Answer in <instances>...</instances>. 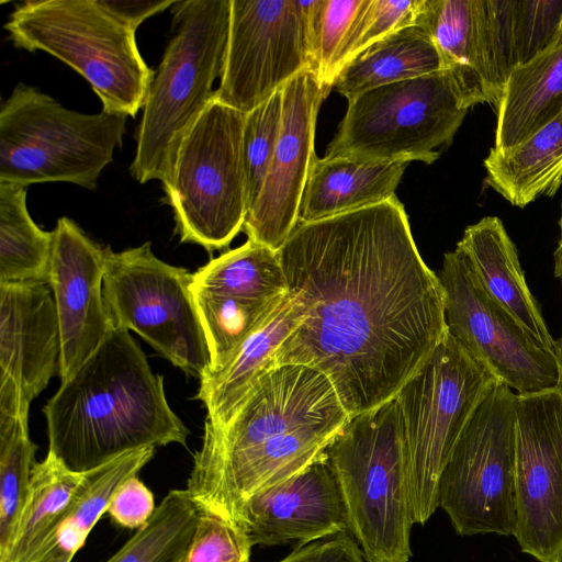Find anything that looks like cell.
I'll use <instances>...</instances> for the list:
<instances>
[{"label": "cell", "mask_w": 562, "mask_h": 562, "mask_svg": "<svg viewBox=\"0 0 562 562\" xmlns=\"http://www.w3.org/2000/svg\"><path fill=\"white\" fill-rule=\"evenodd\" d=\"M441 70L439 53L417 24L378 41L350 60L333 89L348 101L371 89Z\"/></svg>", "instance_id": "27"}, {"label": "cell", "mask_w": 562, "mask_h": 562, "mask_svg": "<svg viewBox=\"0 0 562 562\" xmlns=\"http://www.w3.org/2000/svg\"><path fill=\"white\" fill-rule=\"evenodd\" d=\"M198 290L255 302H274L288 293L279 250L247 239L193 272Z\"/></svg>", "instance_id": "28"}, {"label": "cell", "mask_w": 562, "mask_h": 562, "mask_svg": "<svg viewBox=\"0 0 562 562\" xmlns=\"http://www.w3.org/2000/svg\"><path fill=\"white\" fill-rule=\"evenodd\" d=\"M562 22V1L514 0L516 66L543 50Z\"/></svg>", "instance_id": "38"}, {"label": "cell", "mask_w": 562, "mask_h": 562, "mask_svg": "<svg viewBox=\"0 0 562 562\" xmlns=\"http://www.w3.org/2000/svg\"><path fill=\"white\" fill-rule=\"evenodd\" d=\"M13 45L43 50L81 75L102 110L135 116L143 108L155 72L142 57L135 31L99 0H31L4 24Z\"/></svg>", "instance_id": "6"}, {"label": "cell", "mask_w": 562, "mask_h": 562, "mask_svg": "<svg viewBox=\"0 0 562 562\" xmlns=\"http://www.w3.org/2000/svg\"><path fill=\"white\" fill-rule=\"evenodd\" d=\"M194 302L215 371L228 362L246 338L281 305L280 301L255 302L194 289ZM206 371V372H207Z\"/></svg>", "instance_id": "32"}, {"label": "cell", "mask_w": 562, "mask_h": 562, "mask_svg": "<svg viewBox=\"0 0 562 562\" xmlns=\"http://www.w3.org/2000/svg\"><path fill=\"white\" fill-rule=\"evenodd\" d=\"M366 3L367 0L307 1L311 70L326 88L333 89L339 52Z\"/></svg>", "instance_id": "34"}, {"label": "cell", "mask_w": 562, "mask_h": 562, "mask_svg": "<svg viewBox=\"0 0 562 562\" xmlns=\"http://www.w3.org/2000/svg\"><path fill=\"white\" fill-rule=\"evenodd\" d=\"M408 164L316 158L303 193L299 223L333 217L392 199Z\"/></svg>", "instance_id": "24"}, {"label": "cell", "mask_w": 562, "mask_h": 562, "mask_svg": "<svg viewBox=\"0 0 562 562\" xmlns=\"http://www.w3.org/2000/svg\"><path fill=\"white\" fill-rule=\"evenodd\" d=\"M199 514L187 490L170 491L146 525L105 562H183Z\"/></svg>", "instance_id": "31"}, {"label": "cell", "mask_w": 562, "mask_h": 562, "mask_svg": "<svg viewBox=\"0 0 562 562\" xmlns=\"http://www.w3.org/2000/svg\"><path fill=\"white\" fill-rule=\"evenodd\" d=\"M199 512L183 562H250L252 546L238 522L209 509Z\"/></svg>", "instance_id": "37"}, {"label": "cell", "mask_w": 562, "mask_h": 562, "mask_svg": "<svg viewBox=\"0 0 562 562\" xmlns=\"http://www.w3.org/2000/svg\"><path fill=\"white\" fill-rule=\"evenodd\" d=\"M192 284L193 273L159 259L150 241L122 251L104 248L103 297L112 325L135 331L200 379L211 360Z\"/></svg>", "instance_id": "11"}, {"label": "cell", "mask_w": 562, "mask_h": 562, "mask_svg": "<svg viewBox=\"0 0 562 562\" xmlns=\"http://www.w3.org/2000/svg\"><path fill=\"white\" fill-rule=\"evenodd\" d=\"M559 562H562V558L560 559V561H559Z\"/></svg>", "instance_id": "46"}, {"label": "cell", "mask_w": 562, "mask_h": 562, "mask_svg": "<svg viewBox=\"0 0 562 562\" xmlns=\"http://www.w3.org/2000/svg\"><path fill=\"white\" fill-rule=\"evenodd\" d=\"M232 0H181L171 5L172 36L150 83L136 130L132 177L170 178L186 135L214 98L229 33Z\"/></svg>", "instance_id": "4"}, {"label": "cell", "mask_w": 562, "mask_h": 562, "mask_svg": "<svg viewBox=\"0 0 562 562\" xmlns=\"http://www.w3.org/2000/svg\"><path fill=\"white\" fill-rule=\"evenodd\" d=\"M104 248L69 217L57 220L48 285L60 331L58 374L65 381L98 349L113 327L103 297Z\"/></svg>", "instance_id": "17"}, {"label": "cell", "mask_w": 562, "mask_h": 562, "mask_svg": "<svg viewBox=\"0 0 562 562\" xmlns=\"http://www.w3.org/2000/svg\"><path fill=\"white\" fill-rule=\"evenodd\" d=\"M560 226V239L558 243L557 250L554 252V273L562 280V213L559 221Z\"/></svg>", "instance_id": "44"}, {"label": "cell", "mask_w": 562, "mask_h": 562, "mask_svg": "<svg viewBox=\"0 0 562 562\" xmlns=\"http://www.w3.org/2000/svg\"><path fill=\"white\" fill-rule=\"evenodd\" d=\"M126 120L103 110L72 111L18 83L0 108V181L24 187L68 182L94 190L122 147Z\"/></svg>", "instance_id": "7"}, {"label": "cell", "mask_w": 562, "mask_h": 562, "mask_svg": "<svg viewBox=\"0 0 562 562\" xmlns=\"http://www.w3.org/2000/svg\"><path fill=\"white\" fill-rule=\"evenodd\" d=\"M305 69H311L307 1L232 0L214 100L247 114Z\"/></svg>", "instance_id": "13"}, {"label": "cell", "mask_w": 562, "mask_h": 562, "mask_svg": "<svg viewBox=\"0 0 562 562\" xmlns=\"http://www.w3.org/2000/svg\"><path fill=\"white\" fill-rule=\"evenodd\" d=\"M299 300L289 292L274 313L250 334L226 364L205 372L199 380L196 398L206 407V419L226 424L249 391L277 368L282 344L304 319Z\"/></svg>", "instance_id": "22"}, {"label": "cell", "mask_w": 562, "mask_h": 562, "mask_svg": "<svg viewBox=\"0 0 562 562\" xmlns=\"http://www.w3.org/2000/svg\"><path fill=\"white\" fill-rule=\"evenodd\" d=\"M330 90L311 69L282 87L280 136L262 188L244 224L248 239L279 250L296 227L303 193L317 158V114Z\"/></svg>", "instance_id": "16"}, {"label": "cell", "mask_w": 562, "mask_h": 562, "mask_svg": "<svg viewBox=\"0 0 562 562\" xmlns=\"http://www.w3.org/2000/svg\"><path fill=\"white\" fill-rule=\"evenodd\" d=\"M554 352H555L558 363H559L560 381H561L560 384L562 385V334L559 337V339H557L554 342Z\"/></svg>", "instance_id": "45"}, {"label": "cell", "mask_w": 562, "mask_h": 562, "mask_svg": "<svg viewBox=\"0 0 562 562\" xmlns=\"http://www.w3.org/2000/svg\"><path fill=\"white\" fill-rule=\"evenodd\" d=\"M26 188L0 181V283L48 284L53 232L32 220Z\"/></svg>", "instance_id": "29"}, {"label": "cell", "mask_w": 562, "mask_h": 562, "mask_svg": "<svg viewBox=\"0 0 562 562\" xmlns=\"http://www.w3.org/2000/svg\"><path fill=\"white\" fill-rule=\"evenodd\" d=\"M516 538L539 562L562 558V385L517 394Z\"/></svg>", "instance_id": "15"}, {"label": "cell", "mask_w": 562, "mask_h": 562, "mask_svg": "<svg viewBox=\"0 0 562 562\" xmlns=\"http://www.w3.org/2000/svg\"><path fill=\"white\" fill-rule=\"evenodd\" d=\"M468 110L443 70L378 87L348 101L325 157L429 165L452 143Z\"/></svg>", "instance_id": "10"}, {"label": "cell", "mask_w": 562, "mask_h": 562, "mask_svg": "<svg viewBox=\"0 0 562 562\" xmlns=\"http://www.w3.org/2000/svg\"><path fill=\"white\" fill-rule=\"evenodd\" d=\"M346 503L349 530L366 562H408V464L394 398L350 417L324 450Z\"/></svg>", "instance_id": "5"}, {"label": "cell", "mask_w": 562, "mask_h": 562, "mask_svg": "<svg viewBox=\"0 0 562 562\" xmlns=\"http://www.w3.org/2000/svg\"><path fill=\"white\" fill-rule=\"evenodd\" d=\"M415 24L434 42L441 70L451 78L463 104L496 109L488 50L487 0H424Z\"/></svg>", "instance_id": "20"}, {"label": "cell", "mask_w": 562, "mask_h": 562, "mask_svg": "<svg viewBox=\"0 0 562 562\" xmlns=\"http://www.w3.org/2000/svg\"><path fill=\"white\" fill-rule=\"evenodd\" d=\"M30 404L12 379L0 375V430L11 428L19 420H29Z\"/></svg>", "instance_id": "42"}, {"label": "cell", "mask_w": 562, "mask_h": 562, "mask_svg": "<svg viewBox=\"0 0 562 562\" xmlns=\"http://www.w3.org/2000/svg\"><path fill=\"white\" fill-rule=\"evenodd\" d=\"M349 419L325 374L301 364L277 367L226 424L205 419L186 490L199 508L236 521L250 496L312 463Z\"/></svg>", "instance_id": "2"}, {"label": "cell", "mask_w": 562, "mask_h": 562, "mask_svg": "<svg viewBox=\"0 0 562 562\" xmlns=\"http://www.w3.org/2000/svg\"><path fill=\"white\" fill-rule=\"evenodd\" d=\"M495 111L498 149L526 140L562 113V22L543 50L512 69Z\"/></svg>", "instance_id": "23"}, {"label": "cell", "mask_w": 562, "mask_h": 562, "mask_svg": "<svg viewBox=\"0 0 562 562\" xmlns=\"http://www.w3.org/2000/svg\"><path fill=\"white\" fill-rule=\"evenodd\" d=\"M154 454L155 448L139 449L85 472L59 528L57 546L76 554L95 524L108 512L117 488L127 479L138 475Z\"/></svg>", "instance_id": "30"}, {"label": "cell", "mask_w": 562, "mask_h": 562, "mask_svg": "<svg viewBox=\"0 0 562 562\" xmlns=\"http://www.w3.org/2000/svg\"><path fill=\"white\" fill-rule=\"evenodd\" d=\"M424 0H367L339 52L336 71L378 41L415 24Z\"/></svg>", "instance_id": "36"}, {"label": "cell", "mask_w": 562, "mask_h": 562, "mask_svg": "<svg viewBox=\"0 0 562 562\" xmlns=\"http://www.w3.org/2000/svg\"><path fill=\"white\" fill-rule=\"evenodd\" d=\"M278 562H366L355 539L346 533L297 547Z\"/></svg>", "instance_id": "40"}, {"label": "cell", "mask_w": 562, "mask_h": 562, "mask_svg": "<svg viewBox=\"0 0 562 562\" xmlns=\"http://www.w3.org/2000/svg\"><path fill=\"white\" fill-rule=\"evenodd\" d=\"M236 521L252 547L291 541L301 547L349 530L346 503L325 452L295 474L250 496Z\"/></svg>", "instance_id": "18"}, {"label": "cell", "mask_w": 562, "mask_h": 562, "mask_svg": "<svg viewBox=\"0 0 562 562\" xmlns=\"http://www.w3.org/2000/svg\"><path fill=\"white\" fill-rule=\"evenodd\" d=\"M497 380L448 333L395 395L415 524L424 525L439 507L441 472L472 414Z\"/></svg>", "instance_id": "8"}, {"label": "cell", "mask_w": 562, "mask_h": 562, "mask_svg": "<svg viewBox=\"0 0 562 562\" xmlns=\"http://www.w3.org/2000/svg\"><path fill=\"white\" fill-rule=\"evenodd\" d=\"M83 477L54 453L32 469L27 495L11 543L0 562H41L56 546L59 528Z\"/></svg>", "instance_id": "25"}, {"label": "cell", "mask_w": 562, "mask_h": 562, "mask_svg": "<svg viewBox=\"0 0 562 562\" xmlns=\"http://www.w3.org/2000/svg\"><path fill=\"white\" fill-rule=\"evenodd\" d=\"M36 450L29 436V420L0 430V557L11 543L22 512Z\"/></svg>", "instance_id": "33"}, {"label": "cell", "mask_w": 562, "mask_h": 562, "mask_svg": "<svg viewBox=\"0 0 562 562\" xmlns=\"http://www.w3.org/2000/svg\"><path fill=\"white\" fill-rule=\"evenodd\" d=\"M282 110L281 88L245 116L243 148L249 210L259 195L278 144Z\"/></svg>", "instance_id": "35"}, {"label": "cell", "mask_w": 562, "mask_h": 562, "mask_svg": "<svg viewBox=\"0 0 562 562\" xmlns=\"http://www.w3.org/2000/svg\"><path fill=\"white\" fill-rule=\"evenodd\" d=\"M484 167V183L514 206L554 195L562 183V113L517 145L492 147Z\"/></svg>", "instance_id": "26"}, {"label": "cell", "mask_w": 562, "mask_h": 562, "mask_svg": "<svg viewBox=\"0 0 562 562\" xmlns=\"http://www.w3.org/2000/svg\"><path fill=\"white\" fill-rule=\"evenodd\" d=\"M60 331L45 283H0V375L32 402L58 372Z\"/></svg>", "instance_id": "19"}, {"label": "cell", "mask_w": 562, "mask_h": 562, "mask_svg": "<svg viewBox=\"0 0 562 562\" xmlns=\"http://www.w3.org/2000/svg\"><path fill=\"white\" fill-rule=\"evenodd\" d=\"M74 553L56 546L41 562H71Z\"/></svg>", "instance_id": "43"}, {"label": "cell", "mask_w": 562, "mask_h": 562, "mask_svg": "<svg viewBox=\"0 0 562 562\" xmlns=\"http://www.w3.org/2000/svg\"><path fill=\"white\" fill-rule=\"evenodd\" d=\"M155 509L151 491L136 475L117 488L106 513L116 525L139 529L146 525Z\"/></svg>", "instance_id": "39"}, {"label": "cell", "mask_w": 562, "mask_h": 562, "mask_svg": "<svg viewBox=\"0 0 562 562\" xmlns=\"http://www.w3.org/2000/svg\"><path fill=\"white\" fill-rule=\"evenodd\" d=\"M483 290L505 308L542 348L554 342L530 292L515 244L503 222L486 216L469 225L457 244Z\"/></svg>", "instance_id": "21"}, {"label": "cell", "mask_w": 562, "mask_h": 562, "mask_svg": "<svg viewBox=\"0 0 562 562\" xmlns=\"http://www.w3.org/2000/svg\"><path fill=\"white\" fill-rule=\"evenodd\" d=\"M279 255L305 316L277 367L325 374L350 417L394 398L448 334L440 280L396 195L297 223Z\"/></svg>", "instance_id": "1"}, {"label": "cell", "mask_w": 562, "mask_h": 562, "mask_svg": "<svg viewBox=\"0 0 562 562\" xmlns=\"http://www.w3.org/2000/svg\"><path fill=\"white\" fill-rule=\"evenodd\" d=\"M448 333L517 394L560 385L553 350L527 330L481 286L459 249L443 255L439 271Z\"/></svg>", "instance_id": "14"}, {"label": "cell", "mask_w": 562, "mask_h": 562, "mask_svg": "<svg viewBox=\"0 0 562 562\" xmlns=\"http://www.w3.org/2000/svg\"><path fill=\"white\" fill-rule=\"evenodd\" d=\"M117 20L136 32L148 18L170 9L173 0H99Z\"/></svg>", "instance_id": "41"}, {"label": "cell", "mask_w": 562, "mask_h": 562, "mask_svg": "<svg viewBox=\"0 0 562 562\" xmlns=\"http://www.w3.org/2000/svg\"><path fill=\"white\" fill-rule=\"evenodd\" d=\"M246 114L211 101L186 135L162 184L182 243L221 250L244 228L249 211L243 134Z\"/></svg>", "instance_id": "9"}, {"label": "cell", "mask_w": 562, "mask_h": 562, "mask_svg": "<svg viewBox=\"0 0 562 562\" xmlns=\"http://www.w3.org/2000/svg\"><path fill=\"white\" fill-rule=\"evenodd\" d=\"M48 451L85 473L145 448L186 446L189 429L126 329L112 327L98 349L43 407Z\"/></svg>", "instance_id": "3"}, {"label": "cell", "mask_w": 562, "mask_h": 562, "mask_svg": "<svg viewBox=\"0 0 562 562\" xmlns=\"http://www.w3.org/2000/svg\"><path fill=\"white\" fill-rule=\"evenodd\" d=\"M517 393L497 380L479 404L441 472L438 506L460 536H514Z\"/></svg>", "instance_id": "12"}]
</instances>
